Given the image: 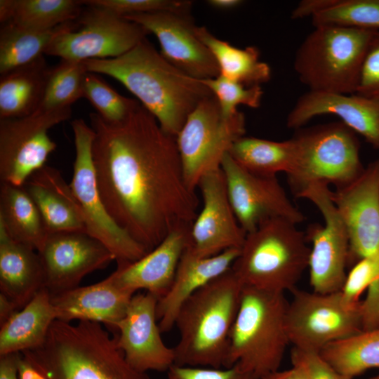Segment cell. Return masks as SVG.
I'll use <instances>...</instances> for the list:
<instances>
[{
    "instance_id": "6da1fadb",
    "label": "cell",
    "mask_w": 379,
    "mask_h": 379,
    "mask_svg": "<svg viewBox=\"0 0 379 379\" xmlns=\"http://www.w3.org/2000/svg\"><path fill=\"white\" fill-rule=\"evenodd\" d=\"M98 190L115 222L149 252L181 224H192L199 199L187 185L175 137L140 103L121 123L89 114Z\"/></svg>"
},
{
    "instance_id": "7a4b0ae2",
    "label": "cell",
    "mask_w": 379,
    "mask_h": 379,
    "mask_svg": "<svg viewBox=\"0 0 379 379\" xmlns=\"http://www.w3.org/2000/svg\"><path fill=\"white\" fill-rule=\"evenodd\" d=\"M83 62L87 72L109 76L122 84L161 128L174 137L195 107L213 95L201 80L170 63L147 38L119 57Z\"/></svg>"
},
{
    "instance_id": "3957f363",
    "label": "cell",
    "mask_w": 379,
    "mask_h": 379,
    "mask_svg": "<svg viewBox=\"0 0 379 379\" xmlns=\"http://www.w3.org/2000/svg\"><path fill=\"white\" fill-rule=\"evenodd\" d=\"M21 353L48 379H149L98 322L55 320L41 345Z\"/></svg>"
},
{
    "instance_id": "277c9868",
    "label": "cell",
    "mask_w": 379,
    "mask_h": 379,
    "mask_svg": "<svg viewBox=\"0 0 379 379\" xmlns=\"http://www.w3.org/2000/svg\"><path fill=\"white\" fill-rule=\"evenodd\" d=\"M244 285L230 269L213 280L181 306L175 325L179 340L173 347L175 364L224 368L230 335Z\"/></svg>"
},
{
    "instance_id": "5b68a950",
    "label": "cell",
    "mask_w": 379,
    "mask_h": 379,
    "mask_svg": "<svg viewBox=\"0 0 379 379\" xmlns=\"http://www.w3.org/2000/svg\"><path fill=\"white\" fill-rule=\"evenodd\" d=\"M288 305L284 293L244 286L225 367L237 366L254 379H263L279 370L290 344Z\"/></svg>"
},
{
    "instance_id": "8992f818",
    "label": "cell",
    "mask_w": 379,
    "mask_h": 379,
    "mask_svg": "<svg viewBox=\"0 0 379 379\" xmlns=\"http://www.w3.org/2000/svg\"><path fill=\"white\" fill-rule=\"evenodd\" d=\"M307 239L289 220L270 219L247 233L231 270L245 286L292 291L308 267Z\"/></svg>"
},
{
    "instance_id": "52a82bcc",
    "label": "cell",
    "mask_w": 379,
    "mask_h": 379,
    "mask_svg": "<svg viewBox=\"0 0 379 379\" xmlns=\"http://www.w3.org/2000/svg\"><path fill=\"white\" fill-rule=\"evenodd\" d=\"M376 31L314 27L295 53L294 69L300 80L310 91L356 93L362 65Z\"/></svg>"
},
{
    "instance_id": "ba28073f",
    "label": "cell",
    "mask_w": 379,
    "mask_h": 379,
    "mask_svg": "<svg viewBox=\"0 0 379 379\" xmlns=\"http://www.w3.org/2000/svg\"><path fill=\"white\" fill-rule=\"evenodd\" d=\"M293 139L297 159L287 175L295 195L312 183L342 187L364 170L355 132L341 121L309 128Z\"/></svg>"
},
{
    "instance_id": "9c48e42d",
    "label": "cell",
    "mask_w": 379,
    "mask_h": 379,
    "mask_svg": "<svg viewBox=\"0 0 379 379\" xmlns=\"http://www.w3.org/2000/svg\"><path fill=\"white\" fill-rule=\"evenodd\" d=\"M71 126L75 159L69 185L82 211L86 233L112 253L117 265L135 262L148 251L115 222L104 204L92 156L94 131L83 119L73 120Z\"/></svg>"
},
{
    "instance_id": "30bf717a",
    "label": "cell",
    "mask_w": 379,
    "mask_h": 379,
    "mask_svg": "<svg viewBox=\"0 0 379 379\" xmlns=\"http://www.w3.org/2000/svg\"><path fill=\"white\" fill-rule=\"evenodd\" d=\"M245 132L244 114L238 111L223 117L213 95L195 107L175 137L185 178L192 190H196L204 174L220 168L232 144Z\"/></svg>"
},
{
    "instance_id": "8fae6325",
    "label": "cell",
    "mask_w": 379,
    "mask_h": 379,
    "mask_svg": "<svg viewBox=\"0 0 379 379\" xmlns=\"http://www.w3.org/2000/svg\"><path fill=\"white\" fill-rule=\"evenodd\" d=\"M292 293L286 330L293 347L320 352L328 345L361 331L359 305L347 306L340 291L320 293L295 288Z\"/></svg>"
},
{
    "instance_id": "7c38bea8",
    "label": "cell",
    "mask_w": 379,
    "mask_h": 379,
    "mask_svg": "<svg viewBox=\"0 0 379 379\" xmlns=\"http://www.w3.org/2000/svg\"><path fill=\"white\" fill-rule=\"evenodd\" d=\"M325 183H312L296 197L311 201L321 212L324 225H312L307 233L312 243L308 261L310 284L313 291L333 293L341 291L350 262V240L345 225Z\"/></svg>"
},
{
    "instance_id": "4fadbf2b",
    "label": "cell",
    "mask_w": 379,
    "mask_h": 379,
    "mask_svg": "<svg viewBox=\"0 0 379 379\" xmlns=\"http://www.w3.org/2000/svg\"><path fill=\"white\" fill-rule=\"evenodd\" d=\"M72 107L36 110L20 118L0 119V179L22 186L34 172L46 165L55 150L50 129L68 120Z\"/></svg>"
},
{
    "instance_id": "5bb4252c",
    "label": "cell",
    "mask_w": 379,
    "mask_h": 379,
    "mask_svg": "<svg viewBox=\"0 0 379 379\" xmlns=\"http://www.w3.org/2000/svg\"><path fill=\"white\" fill-rule=\"evenodd\" d=\"M77 21L79 27L58 36L45 55L80 62L117 58L149 34L141 25L97 6H87Z\"/></svg>"
},
{
    "instance_id": "9a60e30c",
    "label": "cell",
    "mask_w": 379,
    "mask_h": 379,
    "mask_svg": "<svg viewBox=\"0 0 379 379\" xmlns=\"http://www.w3.org/2000/svg\"><path fill=\"white\" fill-rule=\"evenodd\" d=\"M229 199L236 217L247 233L272 218H284L297 225L304 215L291 203L277 177L255 175L239 166L229 154L221 166Z\"/></svg>"
},
{
    "instance_id": "2e32d148",
    "label": "cell",
    "mask_w": 379,
    "mask_h": 379,
    "mask_svg": "<svg viewBox=\"0 0 379 379\" xmlns=\"http://www.w3.org/2000/svg\"><path fill=\"white\" fill-rule=\"evenodd\" d=\"M38 253L44 288L51 295L78 287L85 276L114 260L101 242L83 232L50 233Z\"/></svg>"
},
{
    "instance_id": "e0dca14e",
    "label": "cell",
    "mask_w": 379,
    "mask_h": 379,
    "mask_svg": "<svg viewBox=\"0 0 379 379\" xmlns=\"http://www.w3.org/2000/svg\"><path fill=\"white\" fill-rule=\"evenodd\" d=\"M155 35L160 53L173 65L199 80L220 75L218 65L197 35L190 14L170 11L134 14L123 17Z\"/></svg>"
},
{
    "instance_id": "ac0fdd59",
    "label": "cell",
    "mask_w": 379,
    "mask_h": 379,
    "mask_svg": "<svg viewBox=\"0 0 379 379\" xmlns=\"http://www.w3.org/2000/svg\"><path fill=\"white\" fill-rule=\"evenodd\" d=\"M331 196L347 230L350 262L379 251V157Z\"/></svg>"
},
{
    "instance_id": "d6986e66",
    "label": "cell",
    "mask_w": 379,
    "mask_h": 379,
    "mask_svg": "<svg viewBox=\"0 0 379 379\" xmlns=\"http://www.w3.org/2000/svg\"><path fill=\"white\" fill-rule=\"evenodd\" d=\"M203 206L191 227L190 247L199 257H211L232 248L240 249L246 232L231 206L221 168L200 179Z\"/></svg>"
},
{
    "instance_id": "ffe728a7",
    "label": "cell",
    "mask_w": 379,
    "mask_h": 379,
    "mask_svg": "<svg viewBox=\"0 0 379 379\" xmlns=\"http://www.w3.org/2000/svg\"><path fill=\"white\" fill-rule=\"evenodd\" d=\"M158 299L146 292L133 295L118 322L117 340L128 363L142 373L167 372L175 364L173 347L161 338L157 317Z\"/></svg>"
},
{
    "instance_id": "44dd1931",
    "label": "cell",
    "mask_w": 379,
    "mask_h": 379,
    "mask_svg": "<svg viewBox=\"0 0 379 379\" xmlns=\"http://www.w3.org/2000/svg\"><path fill=\"white\" fill-rule=\"evenodd\" d=\"M192 225L176 226L154 249L135 262L118 265L109 277L132 294L143 289L160 299L169 290L180 258L191 243Z\"/></svg>"
},
{
    "instance_id": "7402d4cb",
    "label": "cell",
    "mask_w": 379,
    "mask_h": 379,
    "mask_svg": "<svg viewBox=\"0 0 379 379\" xmlns=\"http://www.w3.org/2000/svg\"><path fill=\"white\" fill-rule=\"evenodd\" d=\"M322 114L338 117L341 122L379 149V98L309 91L297 100L287 117L286 125L298 128Z\"/></svg>"
},
{
    "instance_id": "603a6c76",
    "label": "cell",
    "mask_w": 379,
    "mask_h": 379,
    "mask_svg": "<svg viewBox=\"0 0 379 379\" xmlns=\"http://www.w3.org/2000/svg\"><path fill=\"white\" fill-rule=\"evenodd\" d=\"M239 251L232 248L216 255L199 257L188 246L169 290L158 300L157 317L161 333L174 326L180 308L191 295L231 269Z\"/></svg>"
},
{
    "instance_id": "cb8c5ba5",
    "label": "cell",
    "mask_w": 379,
    "mask_h": 379,
    "mask_svg": "<svg viewBox=\"0 0 379 379\" xmlns=\"http://www.w3.org/2000/svg\"><path fill=\"white\" fill-rule=\"evenodd\" d=\"M134 294L119 288L109 277L94 284L78 286L52 295L57 319L105 323L116 327Z\"/></svg>"
},
{
    "instance_id": "d4e9b609",
    "label": "cell",
    "mask_w": 379,
    "mask_h": 379,
    "mask_svg": "<svg viewBox=\"0 0 379 379\" xmlns=\"http://www.w3.org/2000/svg\"><path fill=\"white\" fill-rule=\"evenodd\" d=\"M23 186L39 209L48 234L86 232L79 203L58 168L46 164Z\"/></svg>"
},
{
    "instance_id": "484cf974",
    "label": "cell",
    "mask_w": 379,
    "mask_h": 379,
    "mask_svg": "<svg viewBox=\"0 0 379 379\" xmlns=\"http://www.w3.org/2000/svg\"><path fill=\"white\" fill-rule=\"evenodd\" d=\"M44 281L38 252L14 241L0 225V293L20 310L44 288Z\"/></svg>"
},
{
    "instance_id": "4316f807",
    "label": "cell",
    "mask_w": 379,
    "mask_h": 379,
    "mask_svg": "<svg viewBox=\"0 0 379 379\" xmlns=\"http://www.w3.org/2000/svg\"><path fill=\"white\" fill-rule=\"evenodd\" d=\"M56 319L52 295L43 288L24 307L0 326V356L39 347Z\"/></svg>"
},
{
    "instance_id": "83f0119b",
    "label": "cell",
    "mask_w": 379,
    "mask_h": 379,
    "mask_svg": "<svg viewBox=\"0 0 379 379\" xmlns=\"http://www.w3.org/2000/svg\"><path fill=\"white\" fill-rule=\"evenodd\" d=\"M51 67L42 55L0 77V119L29 116L42 101Z\"/></svg>"
},
{
    "instance_id": "f1b7e54d",
    "label": "cell",
    "mask_w": 379,
    "mask_h": 379,
    "mask_svg": "<svg viewBox=\"0 0 379 379\" xmlns=\"http://www.w3.org/2000/svg\"><path fill=\"white\" fill-rule=\"evenodd\" d=\"M0 225L14 241L37 252L48 235L39 209L23 185L1 182Z\"/></svg>"
},
{
    "instance_id": "f546056e",
    "label": "cell",
    "mask_w": 379,
    "mask_h": 379,
    "mask_svg": "<svg viewBox=\"0 0 379 379\" xmlns=\"http://www.w3.org/2000/svg\"><path fill=\"white\" fill-rule=\"evenodd\" d=\"M79 26L77 20L48 29L24 27L11 22L3 24L0 29V75L44 55L58 36Z\"/></svg>"
},
{
    "instance_id": "4dcf8cb0",
    "label": "cell",
    "mask_w": 379,
    "mask_h": 379,
    "mask_svg": "<svg viewBox=\"0 0 379 379\" xmlns=\"http://www.w3.org/2000/svg\"><path fill=\"white\" fill-rule=\"evenodd\" d=\"M228 153L239 166L252 173L277 177L279 172L289 175L293 171L297 147L293 138L277 142L244 135L232 144Z\"/></svg>"
},
{
    "instance_id": "1f68e13d",
    "label": "cell",
    "mask_w": 379,
    "mask_h": 379,
    "mask_svg": "<svg viewBox=\"0 0 379 379\" xmlns=\"http://www.w3.org/2000/svg\"><path fill=\"white\" fill-rule=\"evenodd\" d=\"M195 31L213 54L220 75L246 86H260L270 80V67L260 61L256 47L237 48L217 38L203 26H197Z\"/></svg>"
},
{
    "instance_id": "d6a6232c",
    "label": "cell",
    "mask_w": 379,
    "mask_h": 379,
    "mask_svg": "<svg viewBox=\"0 0 379 379\" xmlns=\"http://www.w3.org/2000/svg\"><path fill=\"white\" fill-rule=\"evenodd\" d=\"M320 354L337 371L352 379L368 369L379 368V328L361 331L333 342Z\"/></svg>"
},
{
    "instance_id": "836d02e7",
    "label": "cell",
    "mask_w": 379,
    "mask_h": 379,
    "mask_svg": "<svg viewBox=\"0 0 379 379\" xmlns=\"http://www.w3.org/2000/svg\"><path fill=\"white\" fill-rule=\"evenodd\" d=\"M83 5L82 1L75 0H15L10 22L24 27L51 29L77 20Z\"/></svg>"
},
{
    "instance_id": "e575fe53",
    "label": "cell",
    "mask_w": 379,
    "mask_h": 379,
    "mask_svg": "<svg viewBox=\"0 0 379 379\" xmlns=\"http://www.w3.org/2000/svg\"><path fill=\"white\" fill-rule=\"evenodd\" d=\"M86 69L83 61L60 59L51 67L44 97L37 110H57L71 107L83 98Z\"/></svg>"
},
{
    "instance_id": "d590c367",
    "label": "cell",
    "mask_w": 379,
    "mask_h": 379,
    "mask_svg": "<svg viewBox=\"0 0 379 379\" xmlns=\"http://www.w3.org/2000/svg\"><path fill=\"white\" fill-rule=\"evenodd\" d=\"M312 20L314 27L335 25L379 30V0H336Z\"/></svg>"
},
{
    "instance_id": "8d00e7d4",
    "label": "cell",
    "mask_w": 379,
    "mask_h": 379,
    "mask_svg": "<svg viewBox=\"0 0 379 379\" xmlns=\"http://www.w3.org/2000/svg\"><path fill=\"white\" fill-rule=\"evenodd\" d=\"M83 98L87 99L96 113L109 124L122 122L140 104L135 99L119 94L99 74L88 72L84 79Z\"/></svg>"
},
{
    "instance_id": "74e56055",
    "label": "cell",
    "mask_w": 379,
    "mask_h": 379,
    "mask_svg": "<svg viewBox=\"0 0 379 379\" xmlns=\"http://www.w3.org/2000/svg\"><path fill=\"white\" fill-rule=\"evenodd\" d=\"M201 81L216 98L225 117H230L237 113L239 105L252 108L260 105L263 91L259 85L246 86L221 75Z\"/></svg>"
},
{
    "instance_id": "f35d334b",
    "label": "cell",
    "mask_w": 379,
    "mask_h": 379,
    "mask_svg": "<svg viewBox=\"0 0 379 379\" xmlns=\"http://www.w3.org/2000/svg\"><path fill=\"white\" fill-rule=\"evenodd\" d=\"M84 5L100 7L125 17L134 14L170 11L190 14L192 2L185 0H84Z\"/></svg>"
},
{
    "instance_id": "ab89813d",
    "label": "cell",
    "mask_w": 379,
    "mask_h": 379,
    "mask_svg": "<svg viewBox=\"0 0 379 379\" xmlns=\"http://www.w3.org/2000/svg\"><path fill=\"white\" fill-rule=\"evenodd\" d=\"M378 277L379 251L357 261L348 272L340 291L344 302L350 307H357L362 293Z\"/></svg>"
},
{
    "instance_id": "60d3db41",
    "label": "cell",
    "mask_w": 379,
    "mask_h": 379,
    "mask_svg": "<svg viewBox=\"0 0 379 379\" xmlns=\"http://www.w3.org/2000/svg\"><path fill=\"white\" fill-rule=\"evenodd\" d=\"M291 362L300 368L308 379H352L337 371L319 352L293 347Z\"/></svg>"
},
{
    "instance_id": "b9f144b4",
    "label": "cell",
    "mask_w": 379,
    "mask_h": 379,
    "mask_svg": "<svg viewBox=\"0 0 379 379\" xmlns=\"http://www.w3.org/2000/svg\"><path fill=\"white\" fill-rule=\"evenodd\" d=\"M356 93L379 98V30L376 31L366 54Z\"/></svg>"
},
{
    "instance_id": "7bdbcfd3",
    "label": "cell",
    "mask_w": 379,
    "mask_h": 379,
    "mask_svg": "<svg viewBox=\"0 0 379 379\" xmlns=\"http://www.w3.org/2000/svg\"><path fill=\"white\" fill-rule=\"evenodd\" d=\"M166 379H254L237 366L210 368L174 364L166 372Z\"/></svg>"
},
{
    "instance_id": "ee69618b",
    "label": "cell",
    "mask_w": 379,
    "mask_h": 379,
    "mask_svg": "<svg viewBox=\"0 0 379 379\" xmlns=\"http://www.w3.org/2000/svg\"><path fill=\"white\" fill-rule=\"evenodd\" d=\"M365 299L360 301L361 331L379 328V277L366 289Z\"/></svg>"
},
{
    "instance_id": "f6af8a7d",
    "label": "cell",
    "mask_w": 379,
    "mask_h": 379,
    "mask_svg": "<svg viewBox=\"0 0 379 379\" xmlns=\"http://www.w3.org/2000/svg\"><path fill=\"white\" fill-rule=\"evenodd\" d=\"M336 0H303L301 1L291 13L292 19L307 16L313 17L318 13L329 8Z\"/></svg>"
},
{
    "instance_id": "bcb514c9",
    "label": "cell",
    "mask_w": 379,
    "mask_h": 379,
    "mask_svg": "<svg viewBox=\"0 0 379 379\" xmlns=\"http://www.w3.org/2000/svg\"><path fill=\"white\" fill-rule=\"evenodd\" d=\"M21 352L0 356V379H19L18 364Z\"/></svg>"
},
{
    "instance_id": "7dc6e473",
    "label": "cell",
    "mask_w": 379,
    "mask_h": 379,
    "mask_svg": "<svg viewBox=\"0 0 379 379\" xmlns=\"http://www.w3.org/2000/svg\"><path fill=\"white\" fill-rule=\"evenodd\" d=\"M18 377L19 379H48L27 361L22 353L18 364Z\"/></svg>"
},
{
    "instance_id": "c3c4849f",
    "label": "cell",
    "mask_w": 379,
    "mask_h": 379,
    "mask_svg": "<svg viewBox=\"0 0 379 379\" xmlns=\"http://www.w3.org/2000/svg\"><path fill=\"white\" fill-rule=\"evenodd\" d=\"M263 379H308V378L300 368L292 366L288 369H279Z\"/></svg>"
},
{
    "instance_id": "681fc988",
    "label": "cell",
    "mask_w": 379,
    "mask_h": 379,
    "mask_svg": "<svg viewBox=\"0 0 379 379\" xmlns=\"http://www.w3.org/2000/svg\"><path fill=\"white\" fill-rule=\"evenodd\" d=\"M18 310V307L13 301L0 293V326L8 321Z\"/></svg>"
},
{
    "instance_id": "f907efd6",
    "label": "cell",
    "mask_w": 379,
    "mask_h": 379,
    "mask_svg": "<svg viewBox=\"0 0 379 379\" xmlns=\"http://www.w3.org/2000/svg\"><path fill=\"white\" fill-rule=\"evenodd\" d=\"M15 6V0L0 1V22L5 24L12 19Z\"/></svg>"
},
{
    "instance_id": "816d5d0a",
    "label": "cell",
    "mask_w": 379,
    "mask_h": 379,
    "mask_svg": "<svg viewBox=\"0 0 379 379\" xmlns=\"http://www.w3.org/2000/svg\"><path fill=\"white\" fill-rule=\"evenodd\" d=\"M243 3L241 0H209L208 4L220 10H228L236 8Z\"/></svg>"
},
{
    "instance_id": "f5cc1de1",
    "label": "cell",
    "mask_w": 379,
    "mask_h": 379,
    "mask_svg": "<svg viewBox=\"0 0 379 379\" xmlns=\"http://www.w3.org/2000/svg\"><path fill=\"white\" fill-rule=\"evenodd\" d=\"M367 379H379V372L376 375H373V376H372V377H371L369 378H367Z\"/></svg>"
}]
</instances>
